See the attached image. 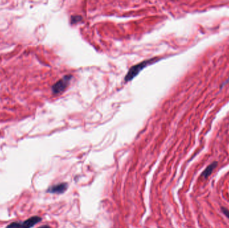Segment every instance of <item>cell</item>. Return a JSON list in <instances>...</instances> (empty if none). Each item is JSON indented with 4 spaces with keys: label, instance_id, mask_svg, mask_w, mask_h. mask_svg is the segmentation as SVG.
<instances>
[{
    "label": "cell",
    "instance_id": "obj_1",
    "mask_svg": "<svg viewBox=\"0 0 229 228\" xmlns=\"http://www.w3.org/2000/svg\"><path fill=\"white\" fill-rule=\"evenodd\" d=\"M42 218L39 216H32L23 222H14L7 225L6 228H32L41 222Z\"/></svg>",
    "mask_w": 229,
    "mask_h": 228
},
{
    "label": "cell",
    "instance_id": "obj_2",
    "mask_svg": "<svg viewBox=\"0 0 229 228\" xmlns=\"http://www.w3.org/2000/svg\"><path fill=\"white\" fill-rule=\"evenodd\" d=\"M155 61H156V59L153 58L149 60L144 61L143 62H141L137 65L133 66L132 68H130L129 71L127 76H126V77L125 78V82L130 81V80H132L133 78H134L143 68H144L145 66H146L147 64H151V62L152 63L154 62Z\"/></svg>",
    "mask_w": 229,
    "mask_h": 228
},
{
    "label": "cell",
    "instance_id": "obj_3",
    "mask_svg": "<svg viewBox=\"0 0 229 228\" xmlns=\"http://www.w3.org/2000/svg\"><path fill=\"white\" fill-rule=\"evenodd\" d=\"M71 76H66L63 79L60 80L56 84H54L52 86V92L54 94H59L63 92L66 88L67 87L69 82H70Z\"/></svg>",
    "mask_w": 229,
    "mask_h": 228
},
{
    "label": "cell",
    "instance_id": "obj_4",
    "mask_svg": "<svg viewBox=\"0 0 229 228\" xmlns=\"http://www.w3.org/2000/svg\"><path fill=\"white\" fill-rule=\"evenodd\" d=\"M67 183H59L55 185H53L50 187L48 189V192L50 193H56V194H60L64 193L67 189Z\"/></svg>",
    "mask_w": 229,
    "mask_h": 228
},
{
    "label": "cell",
    "instance_id": "obj_5",
    "mask_svg": "<svg viewBox=\"0 0 229 228\" xmlns=\"http://www.w3.org/2000/svg\"><path fill=\"white\" fill-rule=\"evenodd\" d=\"M217 165H218V163L217 162H213L211 163V165H208V167H206L203 173H202V176L203 177L204 179H207L208 177L211 176V175L212 174V172H213L214 169L217 167Z\"/></svg>",
    "mask_w": 229,
    "mask_h": 228
},
{
    "label": "cell",
    "instance_id": "obj_6",
    "mask_svg": "<svg viewBox=\"0 0 229 228\" xmlns=\"http://www.w3.org/2000/svg\"><path fill=\"white\" fill-rule=\"evenodd\" d=\"M222 211H223L224 214H225L229 219V210L225 207H222Z\"/></svg>",
    "mask_w": 229,
    "mask_h": 228
},
{
    "label": "cell",
    "instance_id": "obj_7",
    "mask_svg": "<svg viewBox=\"0 0 229 228\" xmlns=\"http://www.w3.org/2000/svg\"><path fill=\"white\" fill-rule=\"evenodd\" d=\"M38 228H51L49 226V225H42V226L39 227Z\"/></svg>",
    "mask_w": 229,
    "mask_h": 228
},
{
    "label": "cell",
    "instance_id": "obj_8",
    "mask_svg": "<svg viewBox=\"0 0 229 228\" xmlns=\"http://www.w3.org/2000/svg\"><path fill=\"white\" fill-rule=\"evenodd\" d=\"M228 82H229V78H228V79H227V80H226V81L225 82H224V83H223V84H222V87H223V86H224V85H225V84H226V83H228Z\"/></svg>",
    "mask_w": 229,
    "mask_h": 228
}]
</instances>
